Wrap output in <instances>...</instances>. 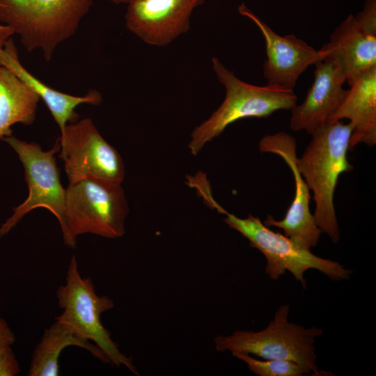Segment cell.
Returning <instances> with one entry per match:
<instances>
[{"instance_id":"22","label":"cell","mask_w":376,"mask_h":376,"mask_svg":"<svg viewBox=\"0 0 376 376\" xmlns=\"http://www.w3.org/2000/svg\"><path fill=\"white\" fill-rule=\"evenodd\" d=\"M14 34L13 31L8 26L0 24V47H3Z\"/></svg>"},{"instance_id":"10","label":"cell","mask_w":376,"mask_h":376,"mask_svg":"<svg viewBox=\"0 0 376 376\" xmlns=\"http://www.w3.org/2000/svg\"><path fill=\"white\" fill-rule=\"evenodd\" d=\"M259 149L280 156L290 169L295 185V197L284 218L276 220L267 215L263 224L282 229L285 236L311 250L317 246L322 231L310 210V189L298 169L295 139L284 132L266 135L260 140Z\"/></svg>"},{"instance_id":"16","label":"cell","mask_w":376,"mask_h":376,"mask_svg":"<svg viewBox=\"0 0 376 376\" xmlns=\"http://www.w3.org/2000/svg\"><path fill=\"white\" fill-rule=\"evenodd\" d=\"M0 65L8 68L38 95L49 110L60 132L67 124L79 120V116L75 111L77 106L81 104L98 105L102 102V95L96 90H90L83 96H75L56 91L37 79L20 63L11 38L0 47Z\"/></svg>"},{"instance_id":"11","label":"cell","mask_w":376,"mask_h":376,"mask_svg":"<svg viewBox=\"0 0 376 376\" xmlns=\"http://www.w3.org/2000/svg\"><path fill=\"white\" fill-rule=\"evenodd\" d=\"M205 0H134L125 14L127 29L148 45L164 47L189 31L194 10Z\"/></svg>"},{"instance_id":"7","label":"cell","mask_w":376,"mask_h":376,"mask_svg":"<svg viewBox=\"0 0 376 376\" xmlns=\"http://www.w3.org/2000/svg\"><path fill=\"white\" fill-rule=\"evenodd\" d=\"M224 221L246 238L253 248L261 252L266 259L265 273L272 280H278L290 272L296 281L306 288L304 273L313 269L334 281L348 279L352 271L337 261L313 254L285 235L271 230L258 217L249 214L240 218L226 210Z\"/></svg>"},{"instance_id":"21","label":"cell","mask_w":376,"mask_h":376,"mask_svg":"<svg viewBox=\"0 0 376 376\" xmlns=\"http://www.w3.org/2000/svg\"><path fill=\"white\" fill-rule=\"evenodd\" d=\"M15 341V336L8 323L0 318V348L10 346Z\"/></svg>"},{"instance_id":"14","label":"cell","mask_w":376,"mask_h":376,"mask_svg":"<svg viewBox=\"0 0 376 376\" xmlns=\"http://www.w3.org/2000/svg\"><path fill=\"white\" fill-rule=\"evenodd\" d=\"M323 59L334 61L347 81L376 67V28L350 14L319 49Z\"/></svg>"},{"instance_id":"15","label":"cell","mask_w":376,"mask_h":376,"mask_svg":"<svg viewBox=\"0 0 376 376\" xmlns=\"http://www.w3.org/2000/svg\"><path fill=\"white\" fill-rule=\"evenodd\" d=\"M347 95L327 122L347 119L352 126L349 150L359 143L376 144V67L347 81Z\"/></svg>"},{"instance_id":"23","label":"cell","mask_w":376,"mask_h":376,"mask_svg":"<svg viewBox=\"0 0 376 376\" xmlns=\"http://www.w3.org/2000/svg\"><path fill=\"white\" fill-rule=\"evenodd\" d=\"M115 4H128L134 0H109Z\"/></svg>"},{"instance_id":"1","label":"cell","mask_w":376,"mask_h":376,"mask_svg":"<svg viewBox=\"0 0 376 376\" xmlns=\"http://www.w3.org/2000/svg\"><path fill=\"white\" fill-rule=\"evenodd\" d=\"M351 134L349 122H327L311 135L297 161L299 172L313 193L315 221L334 244L340 239V230L334 196L341 173L353 169L347 156Z\"/></svg>"},{"instance_id":"18","label":"cell","mask_w":376,"mask_h":376,"mask_svg":"<svg viewBox=\"0 0 376 376\" xmlns=\"http://www.w3.org/2000/svg\"><path fill=\"white\" fill-rule=\"evenodd\" d=\"M40 98L12 72L0 65V139L13 135L16 123L31 125Z\"/></svg>"},{"instance_id":"4","label":"cell","mask_w":376,"mask_h":376,"mask_svg":"<svg viewBox=\"0 0 376 376\" xmlns=\"http://www.w3.org/2000/svg\"><path fill=\"white\" fill-rule=\"evenodd\" d=\"M129 207L121 183L84 179L66 188L64 243L75 247L77 238L86 233L118 238L125 233Z\"/></svg>"},{"instance_id":"3","label":"cell","mask_w":376,"mask_h":376,"mask_svg":"<svg viewBox=\"0 0 376 376\" xmlns=\"http://www.w3.org/2000/svg\"><path fill=\"white\" fill-rule=\"evenodd\" d=\"M212 62L226 95L217 109L192 131L188 147L193 155L231 123L246 118H267L279 110H291L297 102L292 89L248 84L237 78L217 58L214 57Z\"/></svg>"},{"instance_id":"13","label":"cell","mask_w":376,"mask_h":376,"mask_svg":"<svg viewBox=\"0 0 376 376\" xmlns=\"http://www.w3.org/2000/svg\"><path fill=\"white\" fill-rule=\"evenodd\" d=\"M314 80L305 100L291 109L290 128L312 135L327 122L344 100L347 90L346 77L333 61L323 59L315 64Z\"/></svg>"},{"instance_id":"19","label":"cell","mask_w":376,"mask_h":376,"mask_svg":"<svg viewBox=\"0 0 376 376\" xmlns=\"http://www.w3.org/2000/svg\"><path fill=\"white\" fill-rule=\"evenodd\" d=\"M232 355L244 361L248 368L259 376H303L313 374L307 366L284 359L259 360L251 354L232 352Z\"/></svg>"},{"instance_id":"8","label":"cell","mask_w":376,"mask_h":376,"mask_svg":"<svg viewBox=\"0 0 376 376\" xmlns=\"http://www.w3.org/2000/svg\"><path fill=\"white\" fill-rule=\"evenodd\" d=\"M1 140L14 150L22 164L29 195L1 225L0 237L8 234L26 214L38 207L45 208L54 214L61 228L64 224L66 189L61 185L54 157L61 149L59 139L47 151L42 150L37 143L22 141L13 135Z\"/></svg>"},{"instance_id":"20","label":"cell","mask_w":376,"mask_h":376,"mask_svg":"<svg viewBox=\"0 0 376 376\" xmlns=\"http://www.w3.org/2000/svg\"><path fill=\"white\" fill-rule=\"evenodd\" d=\"M20 372L19 363L10 346L0 348V376H15Z\"/></svg>"},{"instance_id":"2","label":"cell","mask_w":376,"mask_h":376,"mask_svg":"<svg viewBox=\"0 0 376 376\" xmlns=\"http://www.w3.org/2000/svg\"><path fill=\"white\" fill-rule=\"evenodd\" d=\"M93 0H0V22L19 35L28 52L38 50L48 61L71 38Z\"/></svg>"},{"instance_id":"6","label":"cell","mask_w":376,"mask_h":376,"mask_svg":"<svg viewBox=\"0 0 376 376\" xmlns=\"http://www.w3.org/2000/svg\"><path fill=\"white\" fill-rule=\"evenodd\" d=\"M65 281V284L56 291L58 304L63 313L55 320L80 337L92 341L105 354L110 364L124 366L132 373L139 375L132 359L121 353L100 321L101 314L114 307L113 301L106 295L96 294L92 279L80 275L75 256L70 260Z\"/></svg>"},{"instance_id":"9","label":"cell","mask_w":376,"mask_h":376,"mask_svg":"<svg viewBox=\"0 0 376 376\" xmlns=\"http://www.w3.org/2000/svg\"><path fill=\"white\" fill-rule=\"evenodd\" d=\"M58 139L59 157L64 162L68 184L84 179L122 183L125 173L123 158L91 119L67 124Z\"/></svg>"},{"instance_id":"12","label":"cell","mask_w":376,"mask_h":376,"mask_svg":"<svg viewBox=\"0 0 376 376\" xmlns=\"http://www.w3.org/2000/svg\"><path fill=\"white\" fill-rule=\"evenodd\" d=\"M237 10L258 27L264 37L267 58L263 74L267 84L293 90L299 76L310 65L322 60L319 50L294 34H277L245 4L242 3Z\"/></svg>"},{"instance_id":"5","label":"cell","mask_w":376,"mask_h":376,"mask_svg":"<svg viewBox=\"0 0 376 376\" xmlns=\"http://www.w3.org/2000/svg\"><path fill=\"white\" fill-rule=\"evenodd\" d=\"M289 313L290 306L281 305L274 319L261 331L237 330L228 336H217L213 340L215 349L246 353L264 359L292 361L309 368L313 375H319L314 343L323 330L290 322Z\"/></svg>"},{"instance_id":"17","label":"cell","mask_w":376,"mask_h":376,"mask_svg":"<svg viewBox=\"0 0 376 376\" xmlns=\"http://www.w3.org/2000/svg\"><path fill=\"white\" fill-rule=\"evenodd\" d=\"M68 346H77L88 351L103 363H110L105 354L94 343L87 340L56 320L45 330L32 354L28 376L59 375L58 359Z\"/></svg>"}]
</instances>
